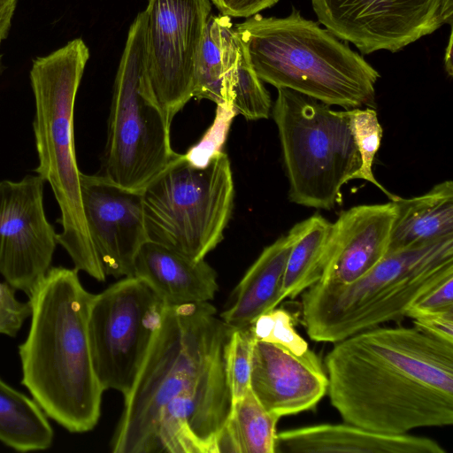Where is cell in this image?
<instances>
[{
  "label": "cell",
  "mask_w": 453,
  "mask_h": 453,
  "mask_svg": "<svg viewBox=\"0 0 453 453\" xmlns=\"http://www.w3.org/2000/svg\"><path fill=\"white\" fill-rule=\"evenodd\" d=\"M4 69L3 62H2V55H0V74Z\"/></svg>",
  "instance_id": "cell-36"
},
{
  "label": "cell",
  "mask_w": 453,
  "mask_h": 453,
  "mask_svg": "<svg viewBox=\"0 0 453 453\" xmlns=\"http://www.w3.org/2000/svg\"><path fill=\"white\" fill-rule=\"evenodd\" d=\"M452 33H450L449 43L446 48V53H445V67L446 71L448 72L449 75H452V60H451V54H452Z\"/></svg>",
  "instance_id": "cell-35"
},
{
  "label": "cell",
  "mask_w": 453,
  "mask_h": 453,
  "mask_svg": "<svg viewBox=\"0 0 453 453\" xmlns=\"http://www.w3.org/2000/svg\"><path fill=\"white\" fill-rule=\"evenodd\" d=\"M346 111L351 134L361 159V167L356 180L361 179L372 183L385 193L389 201L395 200L397 196L384 188L376 180L372 173L373 161L380 147L383 133L375 109L360 107Z\"/></svg>",
  "instance_id": "cell-25"
},
{
  "label": "cell",
  "mask_w": 453,
  "mask_h": 453,
  "mask_svg": "<svg viewBox=\"0 0 453 453\" xmlns=\"http://www.w3.org/2000/svg\"><path fill=\"white\" fill-rule=\"evenodd\" d=\"M234 327L209 303L167 305L111 441L114 453H215L232 411Z\"/></svg>",
  "instance_id": "cell-1"
},
{
  "label": "cell",
  "mask_w": 453,
  "mask_h": 453,
  "mask_svg": "<svg viewBox=\"0 0 453 453\" xmlns=\"http://www.w3.org/2000/svg\"><path fill=\"white\" fill-rule=\"evenodd\" d=\"M54 433L39 404L0 378V441L21 452L44 450Z\"/></svg>",
  "instance_id": "cell-24"
},
{
  "label": "cell",
  "mask_w": 453,
  "mask_h": 453,
  "mask_svg": "<svg viewBox=\"0 0 453 453\" xmlns=\"http://www.w3.org/2000/svg\"><path fill=\"white\" fill-rule=\"evenodd\" d=\"M395 218L388 253L453 236V182L444 180L426 194L391 201Z\"/></svg>",
  "instance_id": "cell-20"
},
{
  "label": "cell",
  "mask_w": 453,
  "mask_h": 453,
  "mask_svg": "<svg viewBox=\"0 0 453 453\" xmlns=\"http://www.w3.org/2000/svg\"><path fill=\"white\" fill-rule=\"evenodd\" d=\"M232 107L236 115L248 120L268 119L272 110L270 94L254 71L242 43Z\"/></svg>",
  "instance_id": "cell-26"
},
{
  "label": "cell",
  "mask_w": 453,
  "mask_h": 453,
  "mask_svg": "<svg viewBox=\"0 0 453 453\" xmlns=\"http://www.w3.org/2000/svg\"><path fill=\"white\" fill-rule=\"evenodd\" d=\"M250 327L256 341L283 346L297 355L309 349L295 330L291 314L284 309L274 308L260 315Z\"/></svg>",
  "instance_id": "cell-28"
},
{
  "label": "cell",
  "mask_w": 453,
  "mask_h": 453,
  "mask_svg": "<svg viewBox=\"0 0 453 453\" xmlns=\"http://www.w3.org/2000/svg\"><path fill=\"white\" fill-rule=\"evenodd\" d=\"M325 364L345 423L388 434L453 423V343L416 326H376L334 342Z\"/></svg>",
  "instance_id": "cell-2"
},
{
  "label": "cell",
  "mask_w": 453,
  "mask_h": 453,
  "mask_svg": "<svg viewBox=\"0 0 453 453\" xmlns=\"http://www.w3.org/2000/svg\"><path fill=\"white\" fill-rule=\"evenodd\" d=\"M280 418L267 411L250 389L233 402L228 419L219 434L215 453H275Z\"/></svg>",
  "instance_id": "cell-23"
},
{
  "label": "cell",
  "mask_w": 453,
  "mask_h": 453,
  "mask_svg": "<svg viewBox=\"0 0 453 453\" xmlns=\"http://www.w3.org/2000/svg\"><path fill=\"white\" fill-rule=\"evenodd\" d=\"M453 273V236L387 254L346 285L319 282L302 293V323L309 337L337 342L405 317L410 305Z\"/></svg>",
  "instance_id": "cell-6"
},
{
  "label": "cell",
  "mask_w": 453,
  "mask_h": 453,
  "mask_svg": "<svg viewBox=\"0 0 453 453\" xmlns=\"http://www.w3.org/2000/svg\"><path fill=\"white\" fill-rule=\"evenodd\" d=\"M255 342L250 327L234 328L229 341L226 357L228 381L233 402L250 389L251 357Z\"/></svg>",
  "instance_id": "cell-27"
},
{
  "label": "cell",
  "mask_w": 453,
  "mask_h": 453,
  "mask_svg": "<svg viewBox=\"0 0 453 453\" xmlns=\"http://www.w3.org/2000/svg\"><path fill=\"white\" fill-rule=\"evenodd\" d=\"M234 29L262 81L344 110L375 108L380 73L296 8L285 18L255 14Z\"/></svg>",
  "instance_id": "cell-4"
},
{
  "label": "cell",
  "mask_w": 453,
  "mask_h": 453,
  "mask_svg": "<svg viewBox=\"0 0 453 453\" xmlns=\"http://www.w3.org/2000/svg\"><path fill=\"white\" fill-rule=\"evenodd\" d=\"M395 218L391 201L343 211L334 222L328 260L318 282L346 285L371 271L388 253Z\"/></svg>",
  "instance_id": "cell-16"
},
{
  "label": "cell",
  "mask_w": 453,
  "mask_h": 453,
  "mask_svg": "<svg viewBox=\"0 0 453 453\" xmlns=\"http://www.w3.org/2000/svg\"><path fill=\"white\" fill-rule=\"evenodd\" d=\"M414 326L434 337L453 343V310L412 319Z\"/></svg>",
  "instance_id": "cell-32"
},
{
  "label": "cell",
  "mask_w": 453,
  "mask_h": 453,
  "mask_svg": "<svg viewBox=\"0 0 453 453\" xmlns=\"http://www.w3.org/2000/svg\"><path fill=\"white\" fill-rule=\"evenodd\" d=\"M134 276L146 282L166 306L209 303L219 289L217 273L204 259L195 261L150 240L136 255Z\"/></svg>",
  "instance_id": "cell-18"
},
{
  "label": "cell",
  "mask_w": 453,
  "mask_h": 453,
  "mask_svg": "<svg viewBox=\"0 0 453 453\" xmlns=\"http://www.w3.org/2000/svg\"><path fill=\"white\" fill-rule=\"evenodd\" d=\"M240 51L241 42L230 17L210 15L200 49L193 97L232 106Z\"/></svg>",
  "instance_id": "cell-21"
},
{
  "label": "cell",
  "mask_w": 453,
  "mask_h": 453,
  "mask_svg": "<svg viewBox=\"0 0 453 453\" xmlns=\"http://www.w3.org/2000/svg\"><path fill=\"white\" fill-rule=\"evenodd\" d=\"M84 216L105 277L134 276V260L148 240L142 191L121 188L102 174L80 176Z\"/></svg>",
  "instance_id": "cell-14"
},
{
  "label": "cell",
  "mask_w": 453,
  "mask_h": 453,
  "mask_svg": "<svg viewBox=\"0 0 453 453\" xmlns=\"http://www.w3.org/2000/svg\"><path fill=\"white\" fill-rule=\"evenodd\" d=\"M316 16L337 38L363 54L396 52L452 24L453 0H311Z\"/></svg>",
  "instance_id": "cell-12"
},
{
  "label": "cell",
  "mask_w": 453,
  "mask_h": 453,
  "mask_svg": "<svg viewBox=\"0 0 453 453\" xmlns=\"http://www.w3.org/2000/svg\"><path fill=\"white\" fill-rule=\"evenodd\" d=\"M143 86L172 123L193 97L210 0H148Z\"/></svg>",
  "instance_id": "cell-11"
},
{
  "label": "cell",
  "mask_w": 453,
  "mask_h": 453,
  "mask_svg": "<svg viewBox=\"0 0 453 453\" xmlns=\"http://www.w3.org/2000/svg\"><path fill=\"white\" fill-rule=\"evenodd\" d=\"M88 58V46L76 38L33 60L29 77L35 104V172L50 185L60 209L58 243L78 272L104 281L84 216L73 136L75 98Z\"/></svg>",
  "instance_id": "cell-5"
},
{
  "label": "cell",
  "mask_w": 453,
  "mask_h": 453,
  "mask_svg": "<svg viewBox=\"0 0 453 453\" xmlns=\"http://www.w3.org/2000/svg\"><path fill=\"white\" fill-rule=\"evenodd\" d=\"M146 12L130 26L118 68L101 173L114 184L142 191L177 154L171 122L143 86Z\"/></svg>",
  "instance_id": "cell-9"
},
{
  "label": "cell",
  "mask_w": 453,
  "mask_h": 453,
  "mask_svg": "<svg viewBox=\"0 0 453 453\" xmlns=\"http://www.w3.org/2000/svg\"><path fill=\"white\" fill-rule=\"evenodd\" d=\"M453 310V273L425 292L407 309L405 317L414 319Z\"/></svg>",
  "instance_id": "cell-31"
},
{
  "label": "cell",
  "mask_w": 453,
  "mask_h": 453,
  "mask_svg": "<svg viewBox=\"0 0 453 453\" xmlns=\"http://www.w3.org/2000/svg\"><path fill=\"white\" fill-rule=\"evenodd\" d=\"M94 295L78 271L50 267L29 297L30 329L19 346L21 384L46 416L71 433L93 429L101 412L88 319Z\"/></svg>",
  "instance_id": "cell-3"
},
{
  "label": "cell",
  "mask_w": 453,
  "mask_h": 453,
  "mask_svg": "<svg viewBox=\"0 0 453 453\" xmlns=\"http://www.w3.org/2000/svg\"><path fill=\"white\" fill-rule=\"evenodd\" d=\"M273 118L280 142L291 203L330 211L342 188L356 180L361 159L347 111L288 88H277Z\"/></svg>",
  "instance_id": "cell-7"
},
{
  "label": "cell",
  "mask_w": 453,
  "mask_h": 453,
  "mask_svg": "<svg viewBox=\"0 0 453 453\" xmlns=\"http://www.w3.org/2000/svg\"><path fill=\"white\" fill-rule=\"evenodd\" d=\"M44 183L39 174L0 181V274L28 296L51 267L58 244L44 211Z\"/></svg>",
  "instance_id": "cell-13"
},
{
  "label": "cell",
  "mask_w": 453,
  "mask_h": 453,
  "mask_svg": "<svg viewBox=\"0 0 453 453\" xmlns=\"http://www.w3.org/2000/svg\"><path fill=\"white\" fill-rule=\"evenodd\" d=\"M221 14L249 18L273 6L279 0H210Z\"/></svg>",
  "instance_id": "cell-33"
},
{
  "label": "cell",
  "mask_w": 453,
  "mask_h": 453,
  "mask_svg": "<svg viewBox=\"0 0 453 453\" xmlns=\"http://www.w3.org/2000/svg\"><path fill=\"white\" fill-rule=\"evenodd\" d=\"M166 304L142 280L125 277L94 295L88 319L93 368L102 389L126 396L160 326Z\"/></svg>",
  "instance_id": "cell-10"
},
{
  "label": "cell",
  "mask_w": 453,
  "mask_h": 453,
  "mask_svg": "<svg viewBox=\"0 0 453 453\" xmlns=\"http://www.w3.org/2000/svg\"><path fill=\"white\" fill-rule=\"evenodd\" d=\"M234 197L226 153L221 151L203 167L177 153L142 190L148 240L203 260L223 240Z\"/></svg>",
  "instance_id": "cell-8"
},
{
  "label": "cell",
  "mask_w": 453,
  "mask_h": 453,
  "mask_svg": "<svg viewBox=\"0 0 453 453\" xmlns=\"http://www.w3.org/2000/svg\"><path fill=\"white\" fill-rule=\"evenodd\" d=\"M15 288L0 281V334L15 337L27 319L31 317L30 302H20Z\"/></svg>",
  "instance_id": "cell-30"
},
{
  "label": "cell",
  "mask_w": 453,
  "mask_h": 453,
  "mask_svg": "<svg viewBox=\"0 0 453 453\" xmlns=\"http://www.w3.org/2000/svg\"><path fill=\"white\" fill-rule=\"evenodd\" d=\"M446 453L436 441L355 425L320 424L277 433L275 453Z\"/></svg>",
  "instance_id": "cell-17"
},
{
  "label": "cell",
  "mask_w": 453,
  "mask_h": 453,
  "mask_svg": "<svg viewBox=\"0 0 453 453\" xmlns=\"http://www.w3.org/2000/svg\"><path fill=\"white\" fill-rule=\"evenodd\" d=\"M235 111L229 105H217L216 116L211 127L198 143L184 154L195 166L206 165L213 157L222 151Z\"/></svg>",
  "instance_id": "cell-29"
},
{
  "label": "cell",
  "mask_w": 453,
  "mask_h": 453,
  "mask_svg": "<svg viewBox=\"0 0 453 453\" xmlns=\"http://www.w3.org/2000/svg\"><path fill=\"white\" fill-rule=\"evenodd\" d=\"M291 245L288 234L263 250L238 283L231 307L219 315L225 323L248 327L285 299L283 279Z\"/></svg>",
  "instance_id": "cell-19"
},
{
  "label": "cell",
  "mask_w": 453,
  "mask_h": 453,
  "mask_svg": "<svg viewBox=\"0 0 453 453\" xmlns=\"http://www.w3.org/2000/svg\"><path fill=\"white\" fill-rule=\"evenodd\" d=\"M18 0H0V44L7 38Z\"/></svg>",
  "instance_id": "cell-34"
},
{
  "label": "cell",
  "mask_w": 453,
  "mask_h": 453,
  "mask_svg": "<svg viewBox=\"0 0 453 453\" xmlns=\"http://www.w3.org/2000/svg\"><path fill=\"white\" fill-rule=\"evenodd\" d=\"M334 223L315 214L288 231L292 241L283 279V296L295 298L317 283L327 263Z\"/></svg>",
  "instance_id": "cell-22"
},
{
  "label": "cell",
  "mask_w": 453,
  "mask_h": 453,
  "mask_svg": "<svg viewBox=\"0 0 453 453\" xmlns=\"http://www.w3.org/2000/svg\"><path fill=\"white\" fill-rule=\"evenodd\" d=\"M327 387L326 372L313 350L297 355L283 346L255 340L250 388L267 411L281 418L313 409Z\"/></svg>",
  "instance_id": "cell-15"
}]
</instances>
